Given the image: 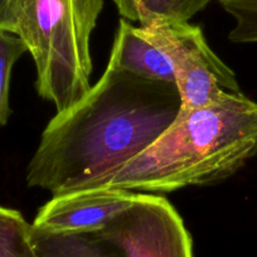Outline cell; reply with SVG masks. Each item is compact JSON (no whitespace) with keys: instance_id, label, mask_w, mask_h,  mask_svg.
Wrapping results in <instances>:
<instances>
[{"instance_id":"9c48e42d","label":"cell","mask_w":257,"mask_h":257,"mask_svg":"<svg viewBox=\"0 0 257 257\" xmlns=\"http://www.w3.org/2000/svg\"><path fill=\"white\" fill-rule=\"evenodd\" d=\"M212 0H113L118 13L128 22L148 26L157 19L189 22Z\"/></svg>"},{"instance_id":"7c38bea8","label":"cell","mask_w":257,"mask_h":257,"mask_svg":"<svg viewBox=\"0 0 257 257\" xmlns=\"http://www.w3.org/2000/svg\"><path fill=\"white\" fill-rule=\"evenodd\" d=\"M218 3L234 19L229 41L257 43V0H218Z\"/></svg>"},{"instance_id":"7a4b0ae2","label":"cell","mask_w":257,"mask_h":257,"mask_svg":"<svg viewBox=\"0 0 257 257\" xmlns=\"http://www.w3.org/2000/svg\"><path fill=\"white\" fill-rule=\"evenodd\" d=\"M257 154V102L226 93L208 106L180 108L147 150L98 188L160 194L222 182Z\"/></svg>"},{"instance_id":"277c9868","label":"cell","mask_w":257,"mask_h":257,"mask_svg":"<svg viewBox=\"0 0 257 257\" xmlns=\"http://www.w3.org/2000/svg\"><path fill=\"white\" fill-rule=\"evenodd\" d=\"M138 31L172 62L182 110L208 106L226 93H241L234 72L209 48L198 26L157 19Z\"/></svg>"},{"instance_id":"3957f363","label":"cell","mask_w":257,"mask_h":257,"mask_svg":"<svg viewBox=\"0 0 257 257\" xmlns=\"http://www.w3.org/2000/svg\"><path fill=\"white\" fill-rule=\"evenodd\" d=\"M103 0H17L11 33L18 36L36 64V88L57 112L91 88V36Z\"/></svg>"},{"instance_id":"8fae6325","label":"cell","mask_w":257,"mask_h":257,"mask_svg":"<svg viewBox=\"0 0 257 257\" xmlns=\"http://www.w3.org/2000/svg\"><path fill=\"white\" fill-rule=\"evenodd\" d=\"M26 52L28 48L18 36L0 29V127L7 125L12 115L9 103L12 71Z\"/></svg>"},{"instance_id":"8992f818","label":"cell","mask_w":257,"mask_h":257,"mask_svg":"<svg viewBox=\"0 0 257 257\" xmlns=\"http://www.w3.org/2000/svg\"><path fill=\"white\" fill-rule=\"evenodd\" d=\"M135 198L137 193L106 187L54 196L39 208L32 227L51 233H97Z\"/></svg>"},{"instance_id":"52a82bcc","label":"cell","mask_w":257,"mask_h":257,"mask_svg":"<svg viewBox=\"0 0 257 257\" xmlns=\"http://www.w3.org/2000/svg\"><path fill=\"white\" fill-rule=\"evenodd\" d=\"M108 61L133 75L175 85L170 59L126 19H121L118 24Z\"/></svg>"},{"instance_id":"ba28073f","label":"cell","mask_w":257,"mask_h":257,"mask_svg":"<svg viewBox=\"0 0 257 257\" xmlns=\"http://www.w3.org/2000/svg\"><path fill=\"white\" fill-rule=\"evenodd\" d=\"M31 238L38 257H122L93 233H51L32 227Z\"/></svg>"},{"instance_id":"6da1fadb","label":"cell","mask_w":257,"mask_h":257,"mask_svg":"<svg viewBox=\"0 0 257 257\" xmlns=\"http://www.w3.org/2000/svg\"><path fill=\"white\" fill-rule=\"evenodd\" d=\"M174 83L148 80L108 61L81 100L47 123L27 167L28 187L54 196L98 188L174 122Z\"/></svg>"},{"instance_id":"5b68a950","label":"cell","mask_w":257,"mask_h":257,"mask_svg":"<svg viewBox=\"0 0 257 257\" xmlns=\"http://www.w3.org/2000/svg\"><path fill=\"white\" fill-rule=\"evenodd\" d=\"M93 234L122 257H193L192 238L182 217L159 194L137 193L132 207Z\"/></svg>"},{"instance_id":"4fadbf2b","label":"cell","mask_w":257,"mask_h":257,"mask_svg":"<svg viewBox=\"0 0 257 257\" xmlns=\"http://www.w3.org/2000/svg\"><path fill=\"white\" fill-rule=\"evenodd\" d=\"M17 0H0V29L12 31V17Z\"/></svg>"},{"instance_id":"30bf717a","label":"cell","mask_w":257,"mask_h":257,"mask_svg":"<svg viewBox=\"0 0 257 257\" xmlns=\"http://www.w3.org/2000/svg\"><path fill=\"white\" fill-rule=\"evenodd\" d=\"M31 232L21 212L0 206V257H38Z\"/></svg>"}]
</instances>
